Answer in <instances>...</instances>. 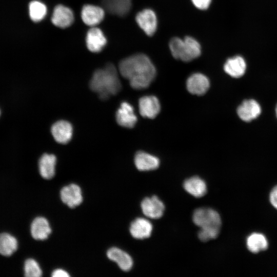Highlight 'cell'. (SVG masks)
Wrapping results in <instances>:
<instances>
[{"label": "cell", "mask_w": 277, "mask_h": 277, "mask_svg": "<svg viewBox=\"0 0 277 277\" xmlns=\"http://www.w3.org/2000/svg\"><path fill=\"white\" fill-rule=\"evenodd\" d=\"M262 108L260 103L255 98H245L236 108L239 118L243 122L249 123L260 117Z\"/></svg>", "instance_id": "obj_5"}, {"label": "cell", "mask_w": 277, "mask_h": 277, "mask_svg": "<svg viewBox=\"0 0 277 277\" xmlns=\"http://www.w3.org/2000/svg\"><path fill=\"white\" fill-rule=\"evenodd\" d=\"M194 6L200 10H206L210 6L211 0H191Z\"/></svg>", "instance_id": "obj_29"}, {"label": "cell", "mask_w": 277, "mask_h": 277, "mask_svg": "<svg viewBox=\"0 0 277 277\" xmlns=\"http://www.w3.org/2000/svg\"><path fill=\"white\" fill-rule=\"evenodd\" d=\"M169 47L174 58L188 62L198 57L201 53L200 43L191 36L184 39L174 37L169 43Z\"/></svg>", "instance_id": "obj_3"}, {"label": "cell", "mask_w": 277, "mask_h": 277, "mask_svg": "<svg viewBox=\"0 0 277 277\" xmlns=\"http://www.w3.org/2000/svg\"><path fill=\"white\" fill-rule=\"evenodd\" d=\"M116 120L121 126L133 128L137 121L133 107L127 102H123L116 113Z\"/></svg>", "instance_id": "obj_12"}, {"label": "cell", "mask_w": 277, "mask_h": 277, "mask_svg": "<svg viewBox=\"0 0 277 277\" xmlns=\"http://www.w3.org/2000/svg\"><path fill=\"white\" fill-rule=\"evenodd\" d=\"M46 5L38 1H33L29 5L30 18L34 22H38L44 18L47 14Z\"/></svg>", "instance_id": "obj_26"}, {"label": "cell", "mask_w": 277, "mask_h": 277, "mask_svg": "<svg viewBox=\"0 0 277 277\" xmlns=\"http://www.w3.org/2000/svg\"><path fill=\"white\" fill-rule=\"evenodd\" d=\"M223 68L224 71L231 77L239 78L245 75L247 63L243 56L235 55L226 60Z\"/></svg>", "instance_id": "obj_8"}, {"label": "cell", "mask_w": 277, "mask_h": 277, "mask_svg": "<svg viewBox=\"0 0 277 277\" xmlns=\"http://www.w3.org/2000/svg\"><path fill=\"white\" fill-rule=\"evenodd\" d=\"M104 9L93 5H84L81 11V17L87 25L95 27L104 18Z\"/></svg>", "instance_id": "obj_9"}, {"label": "cell", "mask_w": 277, "mask_h": 277, "mask_svg": "<svg viewBox=\"0 0 277 277\" xmlns=\"http://www.w3.org/2000/svg\"><path fill=\"white\" fill-rule=\"evenodd\" d=\"M183 187L188 193L196 197L203 196L207 191L205 182L199 176L186 179L183 183Z\"/></svg>", "instance_id": "obj_21"}, {"label": "cell", "mask_w": 277, "mask_h": 277, "mask_svg": "<svg viewBox=\"0 0 277 277\" xmlns=\"http://www.w3.org/2000/svg\"><path fill=\"white\" fill-rule=\"evenodd\" d=\"M86 42L88 50L96 53L103 49L107 40L102 31L95 26L92 27L87 32Z\"/></svg>", "instance_id": "obj_11"}, {"label": "cell", "mask_w": 277, "mask_h": 277, "mask_svg": "<svg viewBox=\"0 0 277 277\" xmlns=\"http://www.w3.org/2000/svg\"><path fill=\"white\" fill-rule=\"evenodd\" d=\"M246 244L249 251L258 253L268 248V243L266 237L260 233H253L247 239Z\"/></svg>", "instance_id": "obj_24"}, {"label": "cell", "mask_w": 277, "mask_h": 277, "mask_svg": "<svg viewBox=\"0 0 277 277\" xmlns=\"http://www.w3.org/2000/svg\"><path fill=\"white\" fill-rule=\"evenodd\" d=\"M51 133L54 140L58 143H68L72 136V127L70 123L61 120L55 122L51 127Z\"/></svg>", "instance_id": "obj_17"}, {"label": "cell", "mask_w": 277, "mask_h": 277, "mask_svg": "<svg viewBox=\"0 0 277 277\" xmlns=\"http://www.w3.org/2000/svg\"><path fill=\"white\" fill-rule=\"evenodd\" d=\"M62 202L70 208H74L83 201L82 191L80 187L71 184L64 187L60 192Z\"/></svg>", "instance_id": "obj_10"}, {"label": "cell", "mask_w": 277, "mask_h": 277, "mask_svg": "<svg viewBox=\"0 0 277 277\" xmlns=\"http://www.w3.org/2000/svg\"><path fill=\"white\" fill-rule=\"evenodd\" d=\"M69 276L67 272L61 269H56L52 273L53 277H68Z\"/></svg>", "instance_id": "obj_31"}, {"label": "cell", "mask_w": 277, "mask_h": 277, "mask_svg": "<svg viewBox=\"0 0 277 277\" xmlns=\"http://www.w3.org/2000/svg\"><path fill=\"white\" fill-rule=\"evenodd\" d=\"M0 114H1V111H0Z\"/></svg>", "instance_id": "obj_33"}, {"label": "cell", "mask_w": 277, "mask_h": 277, "mask_svg": "<svg viewBox=\"0 0 277 277\" xmlns=\"http://www.w3.org/2000/svg\"><path fill=\"white\" fill-rule=\"evenodd\" d=\"M141 207L143 214L153 219L161 218L165 208L163 202L155 195L144 199L141 202Z\"/></svg>", "instance_id": "obj_7"}, {"label": "cell", "mask_w": 277, "mask_h": 277, "mask_svg": "<svg viewBox=\"0 0 277 277\" xmlns=\"http://www.w3.org/2000/svg\"><path fill=\"white\" fill-rule=\"evenodd\" d=\"M25 275L27 277H39L42 274V270L37 262L32 259L25 261Z\"/></svg>", "instance_id": "obj_27"}, {"label": "cell", "mask_w": 277, "mask_h": 277, "mask_svg": "<svg viewBox=\"0 0 277 277\" xmlns=\"http://www.w3.org/2000/svg\"><path fill=\"white\" fill-rule=\"evenodd\" d=\"M107 255L110 260L116 262L123 271H129L133 266V260L130 255L118 248H110Z\"/></svg>", "instance_id": "obj_19"}, {"label": "cell", "mask_w": 277, "mask_h": 277, "mask_svg": "<svg viewBox=\"0 0 277 277\" xmlns=\"http://www.w3.org/2000/svg\"><path fill=\"white\" fill-rule=\"evenodd\" d=\"M274 114L275 115V117L277 120V102L276 103V104L275 105V106H274Z\"/></svg>", "instance_id": "obj_32"}, {"label": "cell", "mask_w": 277, "mask_h": 277, "mask_svg": "<svg viewBox=\"0 0 277 277\" xmlns=\"http://www.w3.org/2000/svg\"><path fill=\"white\" fill-rule=\"evenodd\" d=\"M153 229L151 222L148 220L138 217L130 224V232L136 239L142 240L150 236Z\"/></svg>", "instance_id": "obj_18"}, {"label": "cell", "mask_w": 277, "mask_h": 277, "mask_svg": "<svg viewBox=\"0 0 277 277\" xmlns=\"http://www.w3.org/2000/svg\"><path fill=\"white\" fill-rule=\"evenodd\" d=\"M89 86L90 89L97 93L100 98L103 100L117 94L122 86L117 69L114 65L108 64L104 68L96 70L93 74Z\"/></svg>", "instance_id": "obj_2"}, {"label": "cell", "mask_w": 277, "mask_h": 277, "mask_svg": "<svg viewBox=\"0 0 277 277\" xmlns=\"http://www.w3.org/2000/svg\"><path fill=\"white\" fill-rule=\"evenodd\" d=\"M121 75L134 89L147 88L156 76V69L148 56L136 53L122 60L118 65Z\"/></svg>", "instance_id": "obj_1"}, {"label": "cell", "mask_w": 277, "mask_h": 277, "mask_svg": "<svg viewBox=\"0 0 277 277\" xmlns=\"http://www.w3.org/2000/svg\"><path fill=\"white\" fill-rule=\"evenodd\" d=\"M73 20V13L69 8L62 5L54 8L51 21L55 26L61 28H67L72 24Z\"/></svg>", "instance_id": "obj_13"}, {"label": "cell", "mask_w": 277, "mask_h": 277, "mask_svg": "<svg viewBox=\"0 0 277 277\" xmlns=\"http://www.w3.org/2000/svg\"><path fill=\"white\" fill-rule=\"evenodd\" d=\"M135 20L139 27L147 35L152 36L156 31L157 21L155 12L150 9H145L139 12Z\"/></svg>", "instance_id": "obj_6"}, {"label": "cell", "mask_w": 277, "mask_h": 277, "mask_svg": "<svg viewBox=\"0 0 277 277\" xmlns=\"http://www.w3.org/2000/svg\"><path fill=\"white\" fill-rule=\"evenodd\" d=\"M134 164L140 171H150L157 169L160 165L159 159L143 151L137 152L134 156Z\"/></svg>", "instance_id": "obj_20"}, {"label": "cell", "mask_w": 277, "mask_h": 277, "mask_svg": "<svg viewBox=\"0 0 277 277\" xmlns=\"http://www.w3.org/2000/svg\"><path fill=\"white\" fill-rule=\"evenodd\" d=\"M140 114L144 117L154 118L159 113L161 107L159 100L154 96H145L139 100Z\"/></svg>", "instance_id": "obj_14"}, {"label": "cell", "mask_w": 277, "mask_h": 277, "mask_svg": "<svg viewBox=\"0 0 277 277\" xmlns=\"http://www.w3.org/2000/svg\"><path fill=\"white\" fill-rule=\"evenodd\" d=\"M192 220L201 229H213L220 231L222 222L220 214L209 208H200L194 211Z\"/></svg>", "instance_id": "obj_4"}, {"label": "cell", "mask_w": 277, "mask_h": 277, "mask_svg": "<svg viewBox=\"0 0 277 277\" xmlns=\"http://www.w3.org/2000/svg\"><path fill=\"white\" fill-rule=\"evenodd\" d=\"M105 10L111 14L124 17L132 7V0H101Z\"/></svg>", "instance_id": "obj_15"}, {"label": "cell", "mask_w": 277, "mask_h": 277, "mask_svg": "<svg viewBox=\"0 0 277 277\" xmlns=\"http://www.w3.org/2000/svg\"><path fill=\"white\" fill-rule=\"evenodd\" d=\"M51 232V229L46 219L39 216L33 221L31 225V233L34 239L45 240Z\"/></svg>", "instance_id": "obj_22"}, {"label": "cell", "mask_w": 277, "mask_h": 277, "mask_svg": "<svg viewBox=\"0 0 277 277\" xmlns=\"http://www.w3.org/2000/svg\"><path fill=\"white\" fill-rule=\"evenodd\" d=\"M56 158L53 154H44L38 162L39 171L41 176L45 179H51L55 174Z\"/></svg>", "instance_id": "obj_23"}, {"label": "cell", "mask_w": 277, "mask_h": 277, "mask_svg": "<svg viewBox=\"0 0 277 277\" xmlns=\"http://www.w3.org/2000/svg\"><path fill=\"white\" fill-rule=\"evenodd\" d=\"M220 231L212 229H200L197 236L200 241L205 242L216 238L219 234Z\"/></svg>", "instance_id": "obj_28"}, {"label": "cell", "mask_w": 277, "mask_h": 277, "mask_svg": "<svg viewBox=\"0 0 277 277\" xmlns=\"http://www.w3.org/2000/svg\"><path fill=\"white\" fill-rule=\"evenodd\" d=\"M17 248V242L14 237L7 233L0 234V254L10 256Z\"/></svg>", "instance_id": "obj_25"}, {"label": "cell", "mask_w": 277, "mask_h": 277, "mask_svg": "<svg viewBox=\"0 0 277 277\" xmlns=\"http://www.w3.org/2000/svg\"><path fill=\"white\" fill-rule=\"evenodd\" d=\"M269 199L271 204L277 209V186H275L271 190Z\"/></svg>", "instance_id": "obj_30"}, {"label": "cell", "mask_w": 277, "mask_h": 277, "mask_svg": "<svg viewBox=\"0 0 277 277\" xmlns=\"http://www.w3.org/2000/svg\"><path fill=\"white\" fill-rule=\"evenodd\" d=\"M210 83L208 78L200 73L192 74L186 83L188 91L193 94L201 95L205 94L209 88Z\"/></svg>", "instance_id": "obj_16"}]
</instances>
